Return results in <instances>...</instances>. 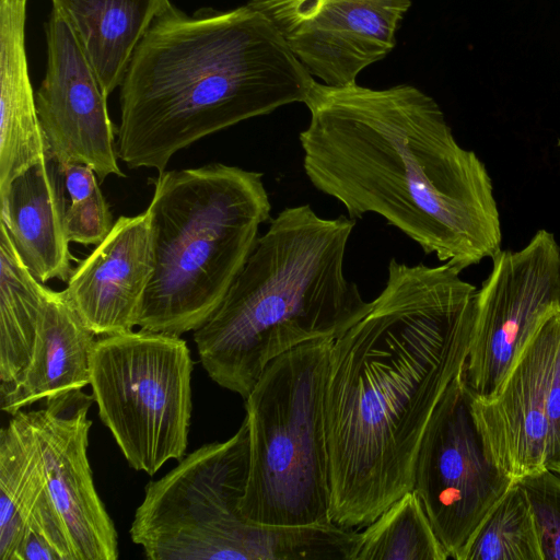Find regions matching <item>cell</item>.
<instances>
[{"label": "cell", "instance_id": "cell-1", "mask_svg": "<svg viewBox=\"0 0 560 560\" xmlns=\"http://www.w3.org/2000/svg\"><path fill=\"white\" fill-rule=\"evenodd\" d=\"M459 275L392 258L369 312L332 342L325 424L338 526L365 527L412 490L429 421L470 347L478 289Z\"/></svg>", "mask_w": 560, "mask_h": 560}, {"label": "cell", "instance_id": "cell-2", "mask_svg": "<svg viewBox=\"0 0 560 560\" xmlns=\"http://www.w3.org/2000/svg\"><path fill=\"white\" fill-rule=\"evenodd\" d=\"M304 104V172L350 219L378 214L460 272L501 250L492 179L431 96L408 84L315 81Z\"/></svg>", "mask_w": 560, "mask_h": 560}, {"label": "cell", "instance_id": "cell-3", "mask_svg": "<svg viewBox=\"0 0 560 560\" xmlns=\"http://www.w3.org/2000/svg\"><path fill=\"white\" fill-rule=\"evenodd\" d=\"M315 79L248 3L187 15L168 3L136 48L120 85L116 149L128 168L171 158L243 120L305 103Z\"/></svg>", "mask_w": 560, "mask_h": 560}, {"label": "cell", "instance_id": "cell-4", "mask_svg": "<svg viewBox=\"0 0 560 560\" xmlns=\"http://www.w3.org/2000/svg\"><path fill=\"white\" fill-rule=\"evenodd\" d=\"M355 220L319 217L308 205L270 221L208 320L194 331L218 385L247 398L267 365L312 340L336 339L371 308L346 278Z\"/></svg>", "mask_w": 560, "mask_h": 560}, {"label": "cell", "instance_id": "cell-5", "mask_svg": "<svg viewBox=\"0 0 560 560\" xmlns=\"http://www.w3.org/2000/svg\"><path fill=\"white\" fill-rule=\"evenodd\" d=\"M153 272L137 326L182 336L214 313L253 252L271 205L262 174L223 163L150 178Z\"/></svg>", "mask_w": 560, "mask_h": 560}, {"label": "cell", "instance_id": "cell-6", "mask_svg": "<svg viewBox=\"0 0 560 560\" xmlns=\"http://www.w3.org/2000/svg\"><path fill=\"white\" fill-rule=\"evenodd\" d=\"M249 465L244 418L224 442L205 444L145 486L130 527L152 560H329L343 551L334 524L270 526L241 513Z\"/></svg>", "mask_w": 560, "mask_h": 560}, {"label": "cell", "instance_id": "cell-7", "mask_svg": "<svg viewBox=\"0 0 560 560\" xmlns=\"http://www.w3.org/2000/svg\"><path fill=\"white\" fill-rule=\"evenodd\" d=\"M335 339L272 360L245 398L249 465L241 513L270 526L332 524L325 389Z\"/></svg>", "mask_w": 560, "mask_h": 560}, {"label": "cell", "instance_id": "cell-8", "mask_svg": "<svg viewBox=\"0 0 560 560\" xmlns=\"http://www.w3.org/2000/svg\"><path fill=\"white\" fill-rule=\"evenodd\" d=\"M192 369L180 336L140 329L95 340L92 396L102 422L133 469L153 476L166 462L184 457Z\"/></svg>", "mask_w": 560, "mask_h": 560}, {"label": "cell", "instance_id": "cell-9", "mask_svg": "<svg viewBox=\"0 0 560 560\" xmlns=\"http://www.w3.org/2000/svg\"><path fill=\"white\" fill-rule=\"evenodd\" d=\"M463 370L429 421L412 480L435 535L455 560L513 482L486 448Z\"/></svg>", "mask_w": 560, "mask_h": 560}, {"label": "cell", "instance_id": "cell-10", "mask_svg": "<svg viewBox=\"0 0 560 560\" xmlns=\"http://www.w3.org/2000/svg\"><path fill=\"white\" fill-rule=\"evenodd\" d=\"M560 310V246L538 230L518 250H500L477 292L475 323L463 375L472 396L491 398L549 313Z\"/></svg>", "mask_w": 560, "mask_h": 560}, {"label": "cell", "instance_id": "cell-11", "mask_svg": "<svg viewBox=\"0 0 560 560\" xmlns=\"http://www.w3.org/2000/svg\"><path fill=\"white\" fill-rule=\"evenodd\" d=\"M308 72L332 86L385 58L411 0H250Z\"/></svg>", "mask_w": 560, "mask_h": 560}, {"label": "cell", "instance_id": "cell-12", "mask_svg": "<svg viewBox=\"0 0 560 560\" xmlns=\"http://www.w3.org/2000/svg\"><path fill=\"white\" fill-rule=\"evenodd\" d=\"M46 39L47 70L35 98L49 156L60 166H90L100 183L109 175L125 177L107 95L72 27L55 8Z\"/></svg>", "mask_w": 560, "mask_h": 560}, {"label": "cell", "instance_id": "cell-13", "mask_svg": "<svg viewBox=\"0 0 560 560\" xmlns=\"http://www.w3.org/2000/svg\"><path fill=\"white\" fill-rule=\"evenodd\" d=\"M92 395L74 389L25 411L36 439L48 493L59 512L75 560H116L117 532L93 480L88 447Z\"/></svg>", "mask_w": 560, "mask_h": 560}, {"label": "cell", "instance_id": "cell-14", "mask_svg": "<svg viewBox=\"0 0 560 560\" xmlns=\"http://www.w3.org/2000/svg\"><path fill=\"white\" fill-rule=\"evenodd\" d=\"M560 310L538 324L498 392L472 396V412L486 448L513 481L546 468V397Z\"/></svg>", "mask_w": 560, "mask_h": 560}, {"label": "cell", "instance_id": "cell-15", "mask_svg": "<svg viewBox=\"0 0 560 560\" xmlns=\"http://www.w3.org/2000/svg\"><path fill=\"white\" fill-rule=\"evenodd\" d=\"M152 272L145 210L119 217L108 235L72 270L63 291L96 336L126 332L137 326Z\"/></svg>", "mask_w": 560, "mask_h": 560}, {"label": "cell", "instance_id": "cell-16", "mask_svg": "<svg viewBox=\"0 0 560 560\" xmlns=\"http://www.w3.org/2000/svg\"><path fill=\"white\" fill-rule=\"evenodd\" d=\"M65 190L60 166L48 156L0 192L1 222L23 262L42 283L67 282L73 270Z\"/></svg>", "mask_w": 560, "mask_h": 560}, {"label": "cell", "instance_id": "cell-17", "mask_svg": "<svg viewBox=\"0 0 560 560\" xmlns=\"http://www.w3.org/2000/svg\"><path fill=\"white\" fill-rule=\"evenodd\" d=\"M95 336L65 291L46 287L30 362L15 384L0 395L1 410L13 416L39 400L90 385Z\"/></svg>", "mask_w": 560, "mask_h": 560}, {"label": "cell", "instance_id": "cell-18", "mask_svg": "<svg viewBox=\"0 0 560 560\" xmlns=\"http://www.w3.org/2000/svg\"><path fill=\"white\" fill-rule=\"evenodd\" d=\"M27 0H0V192L49 156L28 77Z\"/></svg>", "mask_w": 560, "mask_h": 560}, {"label": "cell", "instance_id": "cell-19", "mask_svg": "<svg viewBox=\"0 0 560 560\" xmlns=\"http://www.w3.org/2000/svg\"><path fill=\"white\" fill-rule=\"evenodd\" d=\"M72 27L103 91L120 86L136 48L168 0H51Z\"/></svg>", "mask_w": 560, "mask_h": 560}, {"label": "cell", "instance_id": "cell-20", "mask_svg": "<svg viewBox=\"0 0 560 560\" xmlns=\"http://www.w3.org/2000/svg\"><path fill=\"white\" fill-rule=\"evenodd\" d=\"M0 231V395H3L30 362L46 285L25 266L2 222Z\"/></svg>", "mask_w": 560, "mask_h": 560}, {"label": "cell", "instance_id": "cell-21", "mask_svg": "<svg viewBox=\"0 0 560 560\" xmlns=\"http://www.w3.org/2000/svg\"><path fill=\"white\" fill-rule=\"evenodd\" d=\"M46 488L39 448L21 410L0 431L1 560H14L24 523Z\"/></svg>", "mask_w": 560, "mask_h": 560}, {"label": "cell", "instance_id": "cell-22", "mask_svg": "<svg viewBox=\"0 0 560 560\" xmlns=\"http://www.w3.org/2000/svg\"><path fill=\"white\" fill-rule=\"evenodd\" d=\"M421 500L411 490L358 534L350 560H446Z\"/></svg>", "mask_w": 560, "mask_h": 560}, {"label": "cell", "instance_id": "cell-23", "mask_svg": "<svg viewBox=\"0 0 560 560\" xmlns=\"http://www.w3.org/2000/svg\"><path fill=\"white\" fill-rule=\"evenodd\" d=\"M457 560H544L529 502L517 481L491 508Z\"/></svg>", "mask_w": 560, "mask_h": 560}, {"label": "cell", "instance_id": "cell-24", "mask_svg": "<svg viewBox=\"0 0 560 560\" xmlns=\"http://www.w3.org/2000/svg\"><path fill=\"white\" fill-rule=\"evenodd\" d=\"M14 560H75L66 525L47 488L24 523Z\"/></svg>", "mask_w": 560, "mask_h": 560}, {"label": "cell", "instance_id": "cell-25", "mask_svg": "<svg viewBox=\"0 0 560 560\" xmlns=\"http://www.w3.org/2000/svg\"><path fill=\"white\" fill-rule=\"evenodd\" d=\"M517 482L529 502L544 560H560V475L544 469Z\"/></svg>", "mask_w": 560, "mask_h": 560}, {"label": "cell", "instance_id": "cell-26", "mask_svg": "<svg viewBox=\"0 0 560 560\" xmlns=\"http://www.w3.org/2000/svg\"><path fill=\"white\" fill-rule=\"evenodd\" d=\"M114 223L101 189L88 198L71 201L67 208L66 228L73 243L97 245L108 235Z\"/></svg>", "mask_w": 560, "mask_h": 560}, {"label": "cell", "instance_id": "cell-27", "mask_svg": "<svg viewBox=\"0 0 560 560\" xmlns=\"http://www.w3.org/2000/svg\"><path fill=\"white\" fill-rule=\"evenodd\" d=\"M546 468L560 475V320L552 353L547 397Z\"/></svg>", "mask_w": 560, "mask_h": 560}, {"label": "cell", "instance_id": "cell-28", "mask_svg": "<svg viewBox=\"0 0 560 560\" xmlns=\"http://www.w3.org/2000/svg\"><path fill=\"white\" fill-rule=\"evenodd\" d=\"M60 170L71 201L88 198L100 189V180L90 166L71 163L60 166Z\"/></svg>", "mask_w": 560, "mask_h": 560}]
</instances>
